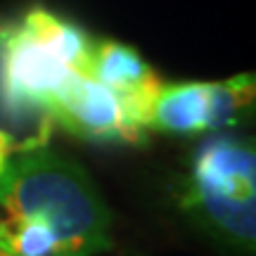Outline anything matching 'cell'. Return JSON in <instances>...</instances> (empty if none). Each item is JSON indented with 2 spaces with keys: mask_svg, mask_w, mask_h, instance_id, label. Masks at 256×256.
Masks as SVG:
<instances>
[{
  "mask_svg": "<svg viewBox=\"0 0 256 256\" xmlns=\"http://www.w3.org/2000/svg\"><path fill=\"white\" fill-rule=\"evenodd\" d=\"M0 206L38 220L55 235L60 256H95L112 247V214L81 166L46 145L24 147L0 171Z\"/></svg>",
  "mask_w": 256,
  "mask_h": 256,
  "instance_id": "6da1fadb",
  "label": "cell"
},
{
  "mask_svg": "<svg viewBox=\"0 0 256 256\" xmlns=\"http://www.w3.org/2000/svg\"><path fill=\"white\" fill-rule=\"evenodd\" d=\"M92 38L46 8L0 24V110L12 116L43 112L74 74L86 72Z\"/></svg>",
  "mask_w": 256,
  "mask_h": 256,
  "instance_id": "7a4b0ae2",
  "label": "cell"
},
{
  "mask_svg": "<svg viewBox=\"0 0 256 256\" xmlns=\"http://www.w3.org/2000/svg\"><path fill=\"white\" fill-rule=\"evenodd\" d=\"M185 206L216 235L252 249L256 240V154L238 138H214L192 159Z\"/></svg>",
  "mask_w": 256,
  "mask_h": 256,
  "instance_id": "3957f363",
  "label": "cell"
},
{
  "mask_svg": "<svg viewBox=\"0 0 256 256\" xmlns=\"http://www.w3.org/2000/svg\"><path fill=\"white\" fill-rule=\"evenodd\" d=\"M254 100V76L242 74L218 83L162 86L152 107L150 128L164 133H202L232 124Z\"/></svg>",
  "mask_w": 256,
  "mask_h": 256,
  "instance_id": "277c9868",
  "label": "cell"
},
{
  "mask_svg": "<svg viewBox=\"0 0 256 256\" xmlns=\"http://www.w3.org/2000/svg\"><path fill=\"white\" fill-rule=\"evenodd\" d=\"M43 114L90 142H142L147 128L130 119L114 92L88 72L74 74L48 100Z\"/></svg>",
  "mask_w": 256,
  "mask_h": 256,
  "instance_id": "5b68a950",
  "label": "cell"
},
{
  "mask_svg": "<svg viewBox=\"0 0 256 256\" xmlns=\"http://www.w3.org/2000/svg\"><path fill=\"white\" fill-rule=\"evenodd\" d=\"M86 72L110 88L130 119L142 128H150L152 107L162 86L154 69L138 55V50L116 40H95L90 43V55Z\"/></svg>",
  "mask_w": 256,
  "mask_h": 256,
  "instance_id": "8992f818",
  "label": "cell"
},
{
  "mask_svg": "<svg viewBox=\"0 0 256 256\" xmlns=\"http://www.w3.org/2000/svg\"><path fill=\"white\" fill-rule=\"evenodd\" d=\"M0 249L12 256H60L57 240L48 226L17 216L0 220Z\"/></svg>",
  "mask_w": 256,
  "mask_h": 256,
  "instance_id": "52a82bcc",
  "label": "cell"
},
{
  "mask_svg": "<svg viewBox=\"0 0 256 256\" xmlns=\"http://www.w3.org/2000/svg\"><path fill=\"white\" fill-rule=\"evenodd\" d=\"M19 147H17V142H14V138L10 136L8 130H2L0 128V171L5 168V164L10 162V156L17 152Z\"/></svg>",
  "mask_w": 256,
  "mask_h": 256,
  "instance_id": "ba28073f",
  "label": "cell"
},
{
  "mask_svg": "<svg viewBox=\"0 0 256 256\" xmlns=\"http://www.w3.org/2000/svg\"><path fill=\"white\" fill-rule=\"evenodd\" d=\"M0 256H12V254H8V252H2V249H0Z\"/></svg>",
  "mask_w": 256,
  "mask_h": 256,
  "instance_id": "9c48e42d",
  "label": "cell"
}]
</instances>
